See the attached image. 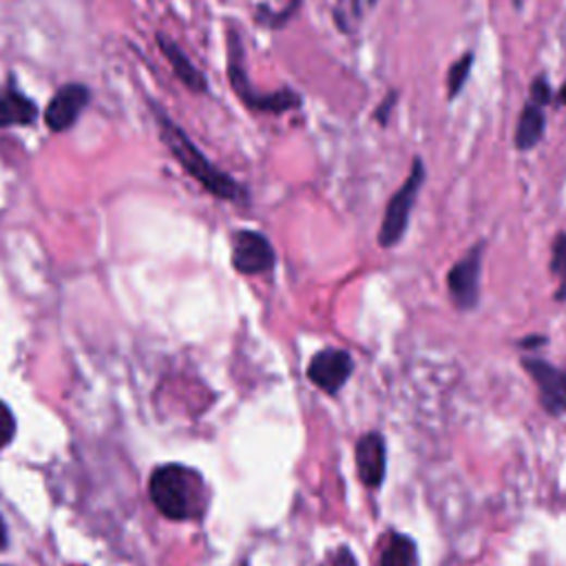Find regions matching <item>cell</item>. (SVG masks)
<instances>
[{
	"label": "cell",
	"instance_id": "cell-1",
	"mask_svg": "<svg viewBox=\"0 0 566 566\" xmlns=\"http://www.w3.org/2000/svg\"><path fill=\"white\" fill-rule=\"evenodd\" d=\"M151 109L156 113V122L160 126V137L164 145L169 147V151L173 153V158L182 164V169L204 188L208 190L212 197L224 199V201H235V204H244L248 201V193L246 188L235 182L229 173L220 171L216 164H212L195 145L193 139L169 118V113H164L156 102H151Z\"/></svg>",
	"mask_w": 566,
	"mask_h": 566
},
{
	"label": "cell",
	"instance_id": "cell-2",
	"mask_svg": "<svg viewBox=\"0 0 566 566\" xmlns=\"http://www.w3.org/2000/svg\"><path fill=\"white\" fill-rule=\"evenodd\" d=\"M229 78L231 85L235 89V94L239 96V100L253 109V111H261V113H283L297 109L302 104V96L283 89V91H274V94H263L259 89H255L248 83L246 76V64H244V47H242V36H237L235 32L229 34Z\"/></svg>",
	"mask_w": 566,
	"mask_h": 566
},
{
	"label": "cell",
	"instance_id": "cell-3",
	"mask_svg": "<svg viewBox=\"0 0 566 566\" xmlns=\"http://www.w3.org/2000/svg\"><path fill=\"white\" fill-rule=\"evenodd\" d=\"M195 478L180 465H167L151 476L149 493L153 505L171 520H186L195 509Z\"/></svg>",
	"mask_w": 566,
	"mask_h": 566
},
{
	"label": "cell",
	"instance_id": "cell-4",
	"mask_svg": "<svg viewBox=\"0 0 566 566\" xmlns=\"http://www.w3.org/2000/svg\"><path fill=\"white\" fill-rule=\"evenodd\" d=\"M424 177H428V169H424L420 158H414L411 162V171L407 175V180L403 182V186L390 197L387 206H385V216H383V224L379 231V244L381 248H394L403 242L407 229H409V220L411 212L418 199V193L424 184Z\"/></svg>",
	"mask_w": 566,
	"mask_h": 566
},
{
	"label": "cell",
	"instance_id": "cell-5",
	"mask_svg": "<svg viewBox=\"0 0 566 566\" xmlns=\"http://www.w3.org/2000/svg\"><path fill=\"white\" fill-rule=\"evenodd\" d=\"M484 242L476 244L463 259H458L447 272V291L458 310H473L480 302Z\"/></svg>",
	"mask_w": 566,
	"mask_h": 566
},
{
	"label": "cell",
	"instance_id": "cell-6",
	"mask_svg": "<svg viewBox=\"0 0 566 566\" xmlns=\"http://www.w3.org/2000/svg\"><path fill=\"white\" fill-rule=\"evenodd\" d=\"M233 268L242 274H266L276 266V253L270 239L257 231H237L231 250Z\"/></svg>",
	"mask_w": 566,
	"mask_h": 566
},
{
	"label": "cell",
	"instance_id": "cell-7",
	"mask_svg": "<svg viewBox=\"0 0 566 566\" xmlns=\"http://www.w3.org/2000/svg\"><path fill=\"white\" fill-rule=\"evenodd\" d=\"M91 100V91L85 85L69 83L62 89L53 94L45 109V122L53 133H64L69 128H74L76 122L81 120L83 111L87 109Z\"/></svg>",
	"mask_w": 566,
	"mask_h": 566
},
{
	"label": "cell",
	"instance_id": "cell-8",
	"mask_svg": "<svg viewBox=\"0 0 566 566\" xmlns=\"http://www.w3.org/2000/svg\"><path fill=\"white\" fill-rule=\"evenodd\" d=\"M354 361L345 349H321L308 366V379L323 392L336 394L352 377Z\"/></svg>",
	"mask_w": 566,
	"mask_h": 566
},
{
	"label": "cell",
	"instance_id": "cell-9",
	"mask_svg": "<svg viewBox=\"0 0 566 566\" xmlns=\"http://www.w3.org/2000/svg\"><path fill=\"white\" fill-rule=\"evenodd\" d=\"M522 366L540 390L542 407L551 414H564L566 411V372L557 370L555 366H551L546 361H540V359H525Z\"/></svg>",
	"mask_w": 566,
	"mask_h": 566
},
{
	"label": "cell",
	"instance_id": "cell-10",
	"mask_svg": "<svg viewBox=\"0 0 566 566\" xmlns=\"http://www.w3.org/2000/svg\"><path fill=\"white\" fill-rule=\"evenodd\" d=\"M359 478L368 487H379L385 478V441L381 434H366L357 443Z\"/></svg>",
	"mask_w": 566,
	"mask_h": 566
},
{
	"label": "cell",
	"instance_id": "cell-11",
	"mask_svg": "<svg viewBox=\"0 0 566 566\" xmlns=\"http://www.w3.org/2000/svg\"><path fill=\"white\" fill-rule=\"evenodd\" d=\"M38 120V107L32 98L21 94L14 83L0 87V128L27 126Z\"/></svg>",
	"mask_w": 566,
	"mask_h": 566
},
{
	"label": "cell",
	"instance_id": "cell-12",
	"mask_svg": "<svg viewBox=\"0 0 566 566\" xmlns=\"http://www.w3.org/2000/svg\"><path fill=\"white\" fill-rule=\"evenodd\" d=\"M158 45H160V51L167 56V60L173 69V74L180 78V83L186 89H190L193 94H204L208 89L206 76L193 64V60L180 49V45L175 40L167 38L164 34H158Z\"/></svg>",
	"mask_w": 566,
	"mask_h": 566
},
{
	"label": "cell",
	"instance_id": "cell-13",
	"mask_svg": "<svg viewBox=\"0 0 566 566\" xmlns=\"http://www.w3.org/2000/svg\"><path fill=\"white\" fill-rule=\"evenodd\" d=\"M544 128H546V118L540 104L531 102L522 109L520 118H518V126H516V147L518 151H531L536 149L542 137H544Z\"/></svg>",
	"mask_w": 566,
	"mask_h": 566
},
{
	"label": "cell",
	"instance_id": "cell-14",
	"mask_svg": "<svg viewBox=\"0 0 566 566\" xmlns=\"http://www.w3.org/2000/svg\"><path fill=\"white\" fill-rule=\"evenodd\" d=\"M381 566H416V546L409 538L394 533L383 549Z\"/></svg>",
	"mask_w": 566,
	"mask_h": 566
},
{
	"label": "cell",
	"instance_id": "cell-15",
	"mask_svg": "<svg viewBox=\"0 0 566 566\" xmlns=\"http://www.w3.org/2000/svg\"><path fill=\"white\" fill-rule=\"evenodd\" d=\"M551 274L557 279L555 302H566V233H559L551 246Z\"/></svg>",
	"mask_w": 566,
	"mask_h": 566
},
{
	"label": "cell",
	"instance_id": "cell-16",
	"mask_svg": "<svg viewBox=\"0 0 566 566\" xmlns=\"http://www.w3.org/2000/svg\"><path fill=\"white\" fill-rule=\"evenodd\" d=\"M471 64H473V53H465L463 58H458L447 74V96L450 100H454L467 85V78L471 74Z\"/></svg>",
	"mask_w": 566,
	"mask_h": 566
},
{
	"label": "cell",
	"instance_id": "cell-17",
	"mask_svg": "<svg viewBox=\"0 0 566 566\" xmlns=\"http://www.w3.org/2000/svg\"><path fill=\"white\" fill-rule=\"evenodd\" d=\"M14 432H16L14 414L10 411V407L5 403H0V450L8 447L12 443Z\"/></svg>",
	"mask_w": 566,
	"mask_h": 566
},
{
	"label": "cell",
	"instance_id": "cell-18",
	"mask_svg": "<svg viewBox=\"0 0 566 566\" xmlns=\"http://www.w3.org/2000/svg\"><path fill=\"white\" fill-rule=\"evenodd\" d=\"M551 100H553V94H551V87H549L546 78H544V76H538V78L533 81V85H531V102L544 107V104H549Z\"/></svg>",
	"mask_w": 566,
	"mask_h": 566
},
{
	"label": "cell",
	"instance_id": "cell-19",
	"mask_svg": "<svg viewBox=\"0 0 566 566\" xmlns=\"http://www.w3.org/2000/svg\"><path fill=\"white\" fill-rule=\"evenodd\" d=\"M394 107H396V94L392 91V94H387V98L383 100V104L374 111V120H377L381 126H385V124L390 122V113H392Z\"/></svg>",
	"mask_w": 566,
	"mask_h": 566
},
{
	"label": "cell",
	"instance_id": "cell-20",
	"mask_svg": "<svg viewBox=\"0 0 566 566\" xmlns=\"http://www.w3.org/2000/svg\"><path fill=\"white\" fill-rule=\"evenodd\" d=\"M332 566H357V559H354V555L347 549H341Z\"/></svg>",
	"mask_w": 566,
	"mask_h": 566
},
{
	"label": "cell",
	"instance_id": "cell-21",
	"mask_svg": "<svg viewBox=\"0 0 566 566\" xmlns=\"http://www.w3.org/2000/svg\"><path fill=\"white\" fill-rule=\"evenodd\" d=\"M352 8H354V14L361 16V8H364V0H352Z\"/></svg>",
	"mask_w": 566,
	"mask_h": 566
},
{
	"label": "cell",
	"instance_id": "cell-22",
	"mask_svg": "<svg viewBox=\"0 0 566 566\" xmlns=\"http://www.w3.org/2000/svg\"><path fill=\"white\" fill-rule=\"evenodd\" d=\"M0 546H5V527H3V520H0Z\"/></svg>",
	"mask_w": 566,
	"mask_h": 566
},
{
	"label": "cell",
	"instance_id": "cell-23",
	"mask_svg": "<svg viewBox=\"0 0 566 566\" xmlns=\"http://www.w3.org/2000/svg\"><path fill=\"white\" fill-rule=\"evenodd\" d=\"M557 100H559L562 104H566V83H564V87L559 89V96H557Z\"/></svg>",
	"mask_w": 566,
	"mask_h": 566
}]
</instances>
